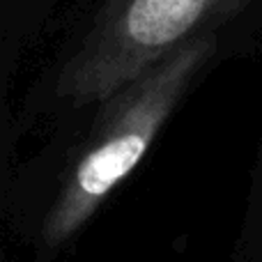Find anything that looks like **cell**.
Masks as SVG:
<instances>
[{
  "instance_id": "cell-1",
  "label": "cell",
  "mask_w": 262,
  "mask_h": 262,
  "mask_svg": "<svg viewBox=\"0 0 262 262\" xmlns=\"http://www.w3.org/2000/svg\"><path fill=\"white\" fill-rule=\"evenodd\" d=\"M214 53V32H200L106 99L101 124L44 219V246L67 244L99 212L106 198L136 170Z\"/></svg>"
},
{
  "instance_id": "cell-2",
  "label": "cell",
  "mask_w": 262,
  "mask_h": 262,
  "mask_svg": "<svg viewBox=\"0 0 262 262\" xmlns=\"http://www.w3.org/2000/svg\"><path fill=\"white\" fill-rule=\"evenodd\" d=\"M251 0H111L58 76L74 106L106 101L168 53Z\"/></svg>"
}]
</instances>
